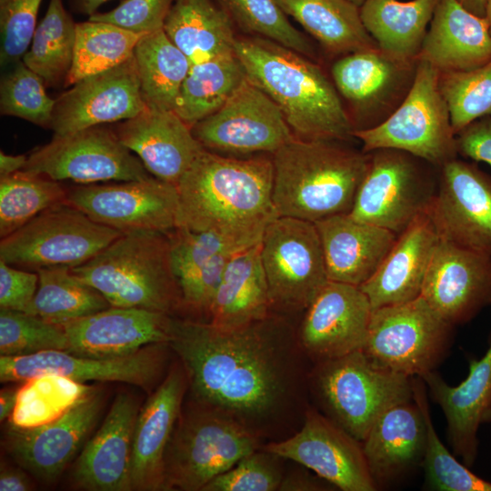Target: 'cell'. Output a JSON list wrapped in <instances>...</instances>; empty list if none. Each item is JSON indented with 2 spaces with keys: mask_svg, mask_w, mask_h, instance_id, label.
<instances>
[{
  "mask_svg": "<svg viewBox=\"0 0 491 491\" xmlns=\"http://www.w3.org/2000/svg\"><path fill=\"white\" fill-rule=\"evenodd\" d=\"M168 233H123L71 271L99 291L111 306L137 307L171 315L182 306L169 256Z\"/></svg>",
  "mask_w": 491,
  "mask_h": 491,
  "instance_id": "5",
  "label": "cell"
},
{
  "mask_svg": "<svg viewBox=\"0 0 491 491\" xmlns=\"http://www.w3.org/2000/svg\"><path fill=\"white\" fill-rule=\"evenodd\" d=\"M19 387L5 386L0 391V420L4 421L12 415L18 395Z\"/></svg>",
  "mask_w": 491,
  "mask_h": 491,
  "instance_id": "59",
  "label": "cell"
},
{
  "mask_svg": "<svg viewBox=\"0 0 491 491\" xmlns=\"http://www.w3.org/2000/svg\"><path fill=\"white\" fill-rule=\"evenodd\" d=\"M420 377L446 416L454 454L466 466H473L478 452V429L491 422V335L485 355L469 361L468 375L459 385L449 386L436 371Z\"/></svg>",
  "mask_w": 491,
  "mask_h": 491,
  "instance_id": "28",
  "label": "cell"
},
{
  "mask_svg": "<svg viewBox=\"0 0 491 491\" xmlns=\"http://www.w3.org/2000/svg\"><path fill=\"white\" fill-rule=\"evenodd\" d=\"M174 0H124L107 12H97L89 20L115 25L137 34L163 29Z\"/></svg>",
  "mask_w": 491,
  "mask_h": 491,
  "instance_id": "52",
  "label": "cell"
},
{
  "mask_svg": "<svg viewBox=\"0 0 491 491\" xmlns=\"http://www.w3.org/2000/svg\"><path fill=\"white\" fill-rule=\"evenodd\" d=\"M22 171L80 185L152 176L113 130L100 125L54 135L50 142L32 151Z\"/></svg>",
  "mask_w": 491,
  "mask_h": 491,
  "instance_id": "14",
  "label": "cell"
},
{
  "mask_svg": "<svg viewBox=\"0 0 491 491\" xmlns=\"http://www.w3.org/2000/svg\"><path fill=\"white\" fill-rule=\"evenodd\" d=\"M168 236L170 263L177 282L217 256L244 249L212 232L176 227Z\"/></svg>",
  "mask_w": 491,
  "mask_h": 491,
  "instance_id": "50",
  "label": "cell"
},
{
  "mask_svg": "<svg viewBox=\"0 0 491 491\" xmlns=\"http://www.w3.org/2000/svg\"><path fill=\"white\" fill-rule=\"evenodd\" d=\"M246 78L235 52L192 64L173 110L192 128L217 111Z\"/></svg>",
  "mask_w": 491,
  "mask_h": 491,
  "instance_id": "37",
  "label": "cell"
},
{
  "mask_svg": "<svg viewBox=\"0 0 491 491\" xmlns=\"http://www.w3.org/2000/svg\"><path fill=\"white\" fill-rule=\"evenodd\" d=\"M459 156L491 166V116L477 119L456 135Z\"/></svg>",
  "mask_w": 491,
  "mask_h": 491,
  "instance_id": "55",
  "label": "cell"
},
{
  "mask_svg": "<svg viewBox=\"0 0 491 491\" xmlns=\"http://www.w3.org/2000/svg\"><path fill=\"white\" fill-rule=\"evenodd\" d=\"M264 320L219 329L173 319L169 347L180 359L195 403L217 410L259 438L300 400L305 372L298 339L276 336Z\"/></svg>",
  "mask_w": 491,
  "mask_h": 491,
  "instance_id": "1",
  "label": "cell"
},
{
  "mask_svg": "<svg viewBox=\"0 0 491 491\" xmlns=\"http://www.w3.org/2000/svg\"><path fill=\"white\" fill-rule=\"evenodd\" d=\"M426 443V424L414 399L384 411L361 442L376 486L422 464Z\"/></svg>",
  "mask_w": 491,
  "mask_h": 491,
  "instance_id": "32",
  "label": "cell"
},
{
  "mask_svg": "<svg viewBox=\"0 0 491 491\" xmlns=\"http://www.w3.org/2000/svg\"><path fill=\"white\" fill-rule=\"evenodd\" d=\"M437 183L438 168L426 161L397 149L373 150L349 215L399 235L426 213Z\"/></svg>",
  "mask_w": 491,
  "mask_h": 491,
  "instance_id": "9",
  "label": "cell"
},
{
  "mask_svg": "<svg viewBox=\"0 0 491 491\" xmlns=\"http://www.w3.org/2000/svg\"><path fill=\"white\" fill-rule=\"evenodd\" d=\"M329 486H333L318 476L299 473L284 476L278 490H329Z\"/></svg>",
  "mask_w": 491,
  "mask_h": 491,
  "instance_id": "57",
  "label": "cell"
},
{
  "mask_svg": "<svg viewBox=\"0 0 491 491\" xmlns=\"http://www.w3.org/2000/svg\"><path fill=\"white\" fill-rule=\"evenodd\" d=\"M418 60L394 55L379 46L337 57L330 77L354 131L385 122L409 93Z\"/></svg>",
  "mask_w": 491,
  "mask_h": 491,
  "instance_id": "12",
  "label": "cell"
},
{
  "mask_svg": "<svg viewBox=\"0 0 491 491\" xmlns=\"http://www.w3.org/2000/svg\"><path fill=\"white\" fill-rule=\"evenodd\" d=\"M104 403V391L93 386L51 422L30 428L9 424L3 446L20 467L44 482H53L79 455L99 419Z\"/></svg>",
  "mask_w": 491,
  "mask_h": 491,
  "instance_id": "19",
  "label": "cell"
},
{
  "mask_svg": "<svg viewBox=\"0 0 491 491\" xmlns=\"http://www.w3.org/2000/svg\"><path fill=\"white\" fill-rule=\"evenodd\" d=\"M330 55L378 46L366 29L360 7L348 0H274Z\"/></svg>",
  "mask_w": 491,
  "mask_h": 491,
  "instance_id": "35",
  "label": "cell"
},
{
  "mask_svg": "<svg viewBox=\"0 0 491 491\" xmlns=\"http://www.w3.org/2000/svg\"><path fill=\"white\" fill-rule=\"evenodd\" d=\"M216 1L243 35L272 40L316 61L312 42L291 24L274 0Z\"/></svg>",
  "mask_w": 491,
  "mask_h": 491,
  "instance_id": "45",
  "label": "cell"
},
{
  "mask_svg": "<svg viewBox=\"0 0 491 491\" xmlns=\"http://www.w3.org/2000/svg\"><path fill=\"white\" fill-rule=\"evenodd\" d=\"M163 29L192 64L235 52L236 28L216 0H174Z\"/></svg>",
  "mask_w": 491,
  "mask_h": 491,
  "instance_id": "34",
  "label": "cell"
},
{
  "mask_svg": "<svg viewBox=\"0 0 491 491\" xmlns=\"http://www.w3.org/2000/svg\"><path fill=\"white\" fill-rule=\"evenodd\" d=\"M328 279L360 286L377 270L398 235L341 214L315 223Z\"/></svg>",
  "mask_w": 491,
  "mask_h": 491,
  "instance_id": "30",
  "label": "cell"
},
{
  "mask_svg": "<svg viewBox=\"0 0 491 491\" xmlns=\"http://www.w3.org/2000/svg\"><path fill=\"white\" fill-rule=\"evenodd\" d=\"M281 459L283 458L260 447L215 476L202 491L278 490L284 477Z\"/></svg>",
  "mask_w": 491,
  "mask_h": 491,
  "instance_id": "49",
  "label": "cell"
},
{
  "mask_svg": "<svg viewBox=\"0 0 491 491\" xmlns=\"http://www.w3.org/2000/svg\"><path fill=\"white\" fill-rule=\"evenodd\" d=\"M260 246L273 306L306 310L329 281L315 223L278 216Z\"/></svg>",
  "mask_w": 491,
  "mask_h": 491,
  "instance_id": "13",
  "label": "cell"
},
{
  "mask_svg": "<svg viewBox=\"0 0 491 491\" xmlns=\"http://www.w3.org/2000/svg\"><path fill=\"white\" fill-rule=\"evenodd\" d=\"M110 0H70L71 6L76 13L91 16L98 8Z\"/></svg>",
  "mask_w": 491,
  "mask_h": 491,
  "instance_id": "60",
  "label": "cell"
},
{
  "mask_svg": "<svg viewBox=\"0 0 491 491\" xmlns=\"http://www.w3.org/2000/svg\"><path fill=\"white\" fill-rule=\"evenodd\" d=\"M25 470L1 463L0 490L1 491H29L34 485Z\"/></svg>",
  "mask_w": 491,
  "mask_h": 491,
  "instance_id": "56",
  "label": "cell"
},
{
  "mask_svg": "<svg viewBox=\"0 0 491 491\" xmlns=\"http://www.w3.org/2000/svg\"><path fill=\"white\" fill-rule=\"evenodd\" d=\"M71 268L54 266L35 271L38 286L27 314L63 325L111 306L99 291L76 276Z\"/></svg>",
  "mask_w": 491,
  "mask_h": 491,
  "instance_id": "39",
  "label": "cell"
},
{
  "mask_svg": "<svg viewBox=\"0 0 491 491\" xmlns=\"http://www.w3.org/2000/svg\"><path fill=\"white\" fill-rule=\"evenodd\" d=\"M123 232L101 225L68 203L54 205L1 238L0 259L26 270L80 266Z\"/></svg>",
  "mask_w": 491,
  "mask_h": 491,
  "instance_id": "11",
  "label": "cell"
},
{
  "mask_svg": "<svg viewBox=\"0 0 491 491\" xmlns=\"http://www.w3.org/2000/svg\"><path fill=\"white\" fill-rule=\"evenodd\" d=\"M55 98L45 91L44 80L21 60L3 75L0 84V111L51 128Z\"/></svg>",
  "mask_w": 491,
  "mask_h": 491,
  "instance_id": "47",
  "label": "cell"
},
{
  "mask_svg": "<svg viewBox=\"0 0 491 491\" xmlns=\"http://www.w3.org/2000/svg\"><path fill=\"white\" fill-rule=\"evenodd\" d=\"M172 317L137 307L110 306L61 325L69 343L67 353L114 358L146 346L169 343Z\"/></svg>",
  "mask_w": 491,
  "mask_h": 491,
  "instance_id": "24",
  "label": "cell"
},
{
  "mask_svg": "<svg viewBox=\"0 0 491 491\" xmlns=\"http://www.w3.org/2000/svg\"><path fill=\"white\" fill-rule=\"evenodd\" d=\"M43 0H0V62L21 61L31 44Z\"/></svg>",
  "mask_w": 491,
  "mask_h": 491,
  "instance_id": "51",
  "label": "cell"
},
{
  "mask_svg": "<svg viewBox=\"0 0 491 491\" xmlns=\"http://www.w3.org/2000/svg\"><path fill=\"white\" fill-rule=\"evenodd\" d=\"M453 328L420 296L373 309L362 351L383 367L422 376L435 371L447 355Z\"/></svg>",
  "mask_w": 491,
  "mask_h": 491,
  "instance_id": "10",
  "label": "cell"
},
{
  "mask_svg": "<svg viewBox=\"0 0 491 491\" xmlns=\"http://www.w3.org/2000/svg\"><path fill=\"white\" fill-rule=\"evenodd\" d=\"M24 382L9 417L10 425L21 428L56 419L93 387L55 375L39 376Z\"/></svg>",
  "mask_w": 491,
  "mask_h": 491,
  "instance_id": "43",
  "label": "cell"
},
{
  "mask_svg": "<svg viewBox=\"0 0 491 491\" xmlns=\"http://www.w3.org/2000/svg\"><path fill=\"white\" fill-rule=\"evenodd\" d=\"M134 58L146 104L173 110L192 65L186 55L161 29L142 35Z\"/></svg>",
  "mask_w": 491,
  "mask_h": 491,
  "instance_id": "38",
  "label": "cell"
},
{
  "mask_svg": "<svg viewBox=\"0 0 491 491\" xmlns=\"http://www.w3.org/2000/svg\"><path fill=\"white\" fill-rule=\"evenodd\" d=\"M439 241L425 213L401 234L374 273L359 287L373 309L414 300L421 296L433 253Z\"/></svg>",
  "mask_w": 491,
  "mask_h": 491,
  "instance_id": "29",
  "label": "cell"
},
{
  "mask_svg": "<svg viewBox=\"0 0 491 491\" xmlns=\"http://www.w3.org/2000/svg\"><path fill=\"white\" fill-rule=\"evenodd\" d=\"M146 105L133 57L107 71L85 77L55 98L51 129L65 135L126 120Z\"/></svg>",
  "mask_w": 491,
  "mask_h": 491,
  "instance_id": "22",
  "label": "cell"
},
{
  "mask_svg": "<svg viewBox=\"0 0 491 491\" xmlns=\"http://www.w3.org/2000/svg\"><path fill=\"white\" fill-rule=\"evenodd\" d=\"M458 2L470 13L480 16H486L487 0H458Z\"/></svg>",
  "mask_w": 491,
  "mask_h": 491,
  "instance_id": "61",
  "label": "cell"
},
{
  "mask_svg": "<svg viewBox=\"0 0 491 491\" xmlns=\"http://www.w3.org/2000/svg\"><path fill=\"white\" fill-rule=\"evenodd\" d=\"M417 59L439 73L472 70L490 62L486 17L470 13L458 0H439Z\"/></svg>",
  "mask_w": 491,
  "mask_h": 491,
  "instance_id": "31",
  "label": "cell"
},
{
  "mask_svg": "<svg viewBox=\"0 0 491 491\" xmlns=\"http://www.w3.org/2000/svg\"><path fill=\"white\" fill-rule=\"evenodd\" d=\"M454 133L472 122L491 116V61L472 70L439 73Z\"/></svg>",
  "mask_w": 491,
  "mask_h": 491,
  "instance_id": "46",
  "label": "cell"
},
{
  "mask_svg": "<svg viewBox=\"0 0 491 491\" xmlns=\"http://www.w3.org/2000/svg\"><path fill=\"white\" fill-rule=\"evenodd\" d=\"M421 296L454 326L471 321L491 306V256L439 240Z\"/></svg>",
  "mask_w": 491,
  "mask_h": 491,
  "instance_id": "23",
  "label": "cell"
},
{
  "mask_svg": "<svg viewBox=\"0 0 491 491\" xmlns=\"http://www.w3.org/2000/svg\"><path fill=\"white\" fill-rule=\"evenodd\" d=\"M67 188L49 177L18 171L0 177V236L4 238L43 211L66 202Z\"/></svg>",
  "mask_w": 491,
  "mask_h": 491,
  "instance_id": "42",
  "label": "cell"
},
{
  "mask_svg": "<svg viewBox=\"0 0 491 491\" xmlns=\"http://www.w3.org/2000/svg\"><path fill=\"white\" fill-rule=\"evenodd\" d=\"M439 0H365L362 22L377 45L406 59H417Z\"/></svg>",
  "mask_w": 491,
  "mask_h": 491,
  "instance_id": "36",
  "label": "cell"
},
{
  "mask_svg": "<svg viewBox=\"0 0 491 491\" xmlns=\"http://www.w3.org/2000/svg\"><path fill=\"white\" fill-rule=\"evenodd\" d=\"M413 399L426 424V443L422 466L426 486L438 491H491V482L461 464L441 442L435 430L427 402V390L420 376H413Z\"/></svg>",
  "mask_w": 491,
  "mask_h": 491,
  "instance_id": "44",
  "label": "cell"
},
{
  "mask_svg": "<svg viewBox=\"0 0 491 491\" xmlns=\"http://www.w3.org/2000/svg\"><path fill=\"white\" fill-rule=\"evenodd\" d=\"M76 23L63 0H49L47 10L36 25L31 44L22 58L45 85L65 84L75 51Z\"/></svg>",
  "mask_w": 491,
  "mask_h": 491,
  "instance_id": "40",
  "label": "cell"
},
{
  "mask_svg": "<svg viewBox=\"0 0 491 491\" xmlns=\"http://www.w3.org/2000/svg\"><path fill=\"white\" fill-rule=\"evenodd\" d=\"M260 251L258 243L229 258L208 313L214 326L233 330L268 317L273 305Z\"/></svg>",
  "mask_w": 491,
  "mask_h": 491,
  "instance_id": "33",
  "label": "cell"
},
{
  "mask_svg": "<svg viewBox=\"0 0 491 491\" xmlns=\"http://www.w3.org/2000/svg\"><path fill=\"white\" fill-rule=\"evenodd\" d=\"M371 314L359 286L329 280L306 309L298 343L314 364L362 350Z\"/></svg>",
  "mask_w": 491,
  "mask_h": 491,
  "instance_id": "21",
  "label": "cell"
},
{
  "mask_svg": "<svg viewBox=\"0 0 491 491\" xmlns=\"http://www.w3.org/2000/svg\"><path fill=\"white\" fill-rule=\"evenodd\" d=\"M342 143L295 137L271 155L273 201L279 216L316 223L350 213L368 153Z\"/></svg>",
  "mask_w": 491,
  "mask_h": 491,
  "instance_id": "4",
  "label": "cell"
},
{
  "mask_svg": "<svg viewBox=\"0 0 491 491\" xmlns=\"http://www.w3.org/2000/svg\"><path fill=\"white\" fill-rule=\"evenodd\" d=\"M439 240L491 256V175L458 157L438 168L426 213Z\"/></svg>",
  "mask_w": 491,
  "mask_h": 491,
  "instance_id": "17",
  "label": "cell"
},
{
  "mask_svg": "<svg viewBox=\"0 0 491 491\" xmlns=\"http://www.w3.org/2000/svg\"><path fill=\"white\" fill-rule=\"evenodd\" d=\"M192 132L206 150L233 155H272L296 137L276 104L248 77Z\"/></svg>",
  "mask_w": 491,
  "mask_h": 491,
  "instance_id": "15",
  "label": "cell"
},
{
  "mask_svg": "<svg viewBox=\"0 0 491 491\" xmlns=\"http://www.w3.org/2000/svg\"><path fill=\"white\" fill-rule=\"evenodd\" d=\"M234 49L248 79L276 104L296 138H355L343 101L316 61L260 36L237 35Z\"/></svg>",
  "mask_w": 491,
  "mask_h": 491,
  "instance_id": "3",
  "label": "cell"
},
{
  "mask_svg": "<svg viewBox=\"0 0 491 491\" xmlns=\"http://www.w3.org/2000/svg\"><path fill=\"white\" fill-rule=\"evenodd\" d=\"M412 379L357 350L315 363L308 387L323 414L362 442L384 411L413 399Z\"/></svg>",
  "mask_w": 491,
  "mask_h": 491,
  "instance_id": "6",
  "label": "cell"
},
{
  "mask_svg": "<svg viewBox=\"0 0 491 491\" xmlns=\"http://www.w3.org/2000/svg\"><path fill=\"white\" fill-rule=\"evenodd\" d=\"M38 274L0 259V308L25 312L37 290Z\"/></svg>",
  "mask_w": 491,
  "mask_h": 491,
  "instance_id": "54",
  "label": "cell"
},
{
  "mask_svg": "<svg viewBox=\"0 0 491 491\" xmlns=\"http://www.w3.org/2000/svg\"><path fill=\"white\" fill-rule=\"evenodd\" d=\"M167 343L146 346L120 357L97 358L65 351H44L21 356H0V381L21 382L55 375L85 384L88 381L121 382L148 390L160 376Z\"/></svg>",
  "mask_w": 491,
  "mask_h": 491,
  "instance_id": "20",
  "label": "cell"
},
{
  "mask_svg": "<svg viewBox=\"0 0 491 491\" xmlns=\"http://www.w3.org/2000/svg\"><path fill=\"white\" fill-rule=\"evenodd\" d=\"M438 75L429 63L418 60L413 85L396 111L374 128L354 131L362 151L397 149L436 168L458 157L456 134L439 89Z\"/></svg>",
  "mask_w": 491,
  "mask_h": 491,
  "instance_id": "8",
  "label": "cell"
},
{
  "mask_svg": "<svg viewBox=\"0 0 491 491\" xmlns=\"http://www.w3.org/2000/svg\"><path fill=\"white\" fill-rule=\"evenodd\" d=\"M143 35L105 22L88 19L76 23L74 58L65 85L71 86L130 59Z\"/></svg>",
  "mask_w": 491,
  "mask_h": 491,
  "instance_id": "41",
  "label": "cell"
},
{
  "mask_svg": "<svg viewBox=\"0 0 491 491\" xmlns=\"http://www.w3.org/2000/svg\"><path fill=\"white\" fill-rule=\"evenodd\" d=\"M272 157L225 156L203 149L176 185L177 227L217 234L241 248L261 242L279 215Z\"/></svg>",
  "mask_w": 491,
  "mask_h": 491,
  "instance_id": "2",
  "label": "cell"
},
{
  "mask_svg": "<svg viewBox=\"0 0 491 491\" xmlns=\"http://www.w3.org/2000/svg\"><path fill=\"white\" fill-rule=\"evenodd\" d=\"M27 161L25 155H7L0 152V177L10 175L22 170Z\"/></svg>",
  "mask_w": 491,
  "mask_h": 491,
  "instance_id": "58",
  "label": "cell"
},
{
  "mask_svg": "<svg viewBox=\"0 0 491 491\" xmlns=\"http://www.w3.org/2000/svg\"><path fill=\"white\" fill-rule=\"evenodd\" d=\"M486 19L489 25V30L491 33V0H487L486 6Z\"/></svg>",
  "mask_w": 491,
  "mask_h": 491,
  "instance_id": "62",
  "label": "cell"
},
{
  "mask_svg": "<svg viewBox=\"0 0 491 491\" xmlns=\"http://www.w3.org/2000/svg\"><path fill=\"white\" fill-rule=\"evenodd\" d=\"M113 131L153 176L175 185L205 149L174 110L147 104Z\"/></svg>",
  "mask_w": 491,
  "mask_h": 491,
  "instance_id": "27",
  "label": "cell"
},
{
  "mask_svg": "<svg viewBox=\"0 0 491 491\" xmlns=\"http://www.w3.org/2000/svg\"><path fill=\"white\" fill-rule=\"evenodd\" d=\"M66 202L95 222L123 233H168L177 227L176 185L153 175L143 180L67 188Z\"/></svg>",
  "mask_w": 491,
  "mask_h": 491,
  "instance_id": "16",
  "label": "cell"
},
{
  "mask_svg": "<svg viewBox=\"0 0 491 491\" xmlns=\"http://www.w3.org/2000/svg\"><path fill=\"white\" fill-rule=\"evenodd\" d=\"M261 447L303 466L340 490L377 488L361 442L316 408L307 407L294 435Z\"/></svg>",
  "mask_w": 491,
  "mask_h": 491,
  "instance_id": "18",
  "label": "cell"
},
{
  "mask_svg": "<svg viewBox=\"0 0 491 491\" xmlns=\"http://www.w3.org/2000/svg\"><path fill=\"white\" fill-rule=\"evenodd\" d=\"M187 385L182 364L176 365L140 408L133 435L132 490H165V450L181 414Z\"/></svg>",
  "mask_w": 491,
  "mask_h": 491,
  "instance_id": "26",
  "label": "cell"
},
{
  "mask_svg": "<svg viewBox=\"0 0 491 491\" xmlns=\"http://www.w3.org/2000/svg\"><path fill=\"white\" fill-rule=\"evenodd\" d=\"M68 349V339L61 325L25 312L0 308L1 356H21Z\"/></svg>",
  "mask_w": 491,
  "mask_h": 491,
  "instance_id": "48",
  "label": "cell"
},
{
  "mask_svg": "<svg viewBox=\"0 0 491 491\" xmlns=\"http://www.w3.org/2000/svg\"><path fill=\"white\" fill-rule=\"evenodd\" d=\"M349 2L356 5L357 6H361L362 4L365 2V0H348Z\"/></svg>",
  "mask_w": 491,
  "mask_h": 491,
  "instance_id": "63",
  "label": "cell"
},
{
  "mask_svg": "<svg viewBox=\"0 0 491 491\" xmlns=\"http://www.w3.org/2000/svg\"><path fill=\"white\" fill-rule=\"evenodd\" d=\"M234 254L217 256L180 279L177 284L182 306L208 315L225 266Z\"/></svg>",
  "mask_w": 491,
  "mask_h": 491,
  "instance_id": "53",
  "label": "cell"
},
{
  "mask_svg": "<svg viewBox=\"0 0 491 491\" xmlns=\"http://www.w3.org/2000/svg\"><path fill=\"white\" fill-rule=\"evenodd\" d=\"M139 410L135 396L127 392L116 395L101 426L74 462V486L87 491L132 490L133 435Z\"/></svg>",
  "mask_w": 491,
  "mask_h": 491,
  "instance_id": "25",
  "label": "cell"
},
{
  "mask_svg": "<svg viewBox=\"0 0 491 491\" xmlns=\"http://www.w3.org/2000/svg\"><path fill=\"white\" fill-rule=\"evenodd\" d=\"M235 419L195 403L182 413L165 455V490L202 491L212 479L261 447Z\"/></svg>",
  "mask_w": 491,
  "mask_h": 491,
  "instance_id": "7",
  "label": "cell"
}]
</instances>
